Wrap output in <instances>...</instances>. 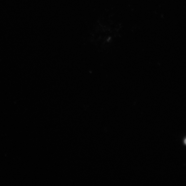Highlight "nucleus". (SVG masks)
Wrapping results in <instances>:
<instances>
[{"mask_svg": "<svg viewBox=\"0 0 186 186\" xmlns=\"http://www.w3.org/2000/svg\"><path fill=\"white\" fill-rule=\"evenodd\" d=\"M184 143L186 145V138L184 140Z\"/></svg>", "mask_w": 186, "mask_h": 186, "instance_id": "f257e3e1", "label": "nucleus"}]
</instances>
